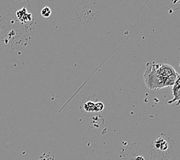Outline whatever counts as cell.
I'll return each instance as SVG.
<instances>
[{
	"label": "cell",
	"mask_w": 180,
	"mask_h": 160,
	"mask_svg": "<svg viewBox=\"0 0 180 160\" xmlns=\"http://www.w3.org/2000/svg\"><path fill=\"white\" fill-rule=\"evenodd\" d=\"M104 106L102 103H96V112H101L103 109Z\"/></svg>",
	"instance_id": "cell-7"
},
{
	"label": "cell",
	"mask_w": 180,
	"mask_h": 160,
	"mask_svg": "<svg viewBox=\"0 0 180 160\" xmlns=\"http://www.w3.org/2000/svg\"><path fill=\"white\" fill-rule=\"evenodd\" d=\"M51 14H52L51 9H50L49 7H48V6L44 7L43 9H42V11H41V15H42L43 17H45V18H48V17H49L50 15H51Z\"/></svg>",
	"instance_id": "cell-5"
},
{
	"label": "cell",
	"mask_w": 180,
	"mask_h": 160,
	"mask_svg": "<svg viewBox=\"0 0 180 160\" xmlns=\"http://www.w3.org/2000/svg\"><path fill=\"white\" fill-rule=\"evenodd\" d=\"M16 15L17 17H18L19 19H20L23 22H25V23H26V22L29 21V20L31 19V15H29V14L28 13L26 8H23V9H20V10L17 11Z\"/></svg>",
	"instance_id": "cell-3"
},
{
	"label": "cell",
	"mask_w": 180,
	"mask_h": 160,
	"mask_svg": "<svg viewBox=\"0 0 180 160\" xmlns=\"http://www.w3.org/2000/svg\"><path fill=\"white\" fill-rule=\"evenodd\" d=\"M36 160H55V159L51 153H43L42 156L36 159Z\"/></svg>",
	"instance_id": "cell-6"
},
{
	"label": "cell",
	"mask_w": 180,
	"mask_h": 160,
	"mask_svg": "<svg viewBox=\"0 0 180 160\" xmlns=\"http://www.w3.org/2000/svg\"><path fill=\"white\" fill-rule=\"evenodd\" d=\"M178 76L177 72L170 65L149 62L144 73V79L147 88L156 90L173 86Z\"/></svg>",
	"instance_id": "cell-1"
},
{
	"label": "cell",
	"mask_w": 180,
	"mask_h": 160,
	"mask_svg": "<svg viewBox=\"0 0 180 160\" xmlns=\"http://www.w3.org/2000/svg\"><path fill=\"white\" fill-rule=\"evenodd\" d=\"M173 98L168 101L169 104H175L176 106L180 105V75L179 74L177 79L173 86Z\"/></svg>",
	"instance_id": "cell-2"
},
{
	"label": "cell",
	"mask_w": 180,
	"mask_h": 160,
	"mask_svg": "<svg viewBox=\"0 0 180 160\" xmlns=\"http://www.w3.org/2000/svg\"><path fill=\"white\" fill-rule=\"evenodd\" d=\"M84 109L88 112H94L96 110V103L93 102H88L84 106Z\"/></svg>",
	"instance_id": "cell-4"
}]
</instances>
